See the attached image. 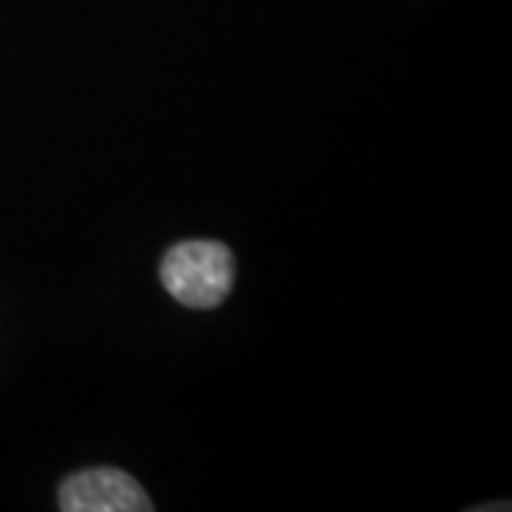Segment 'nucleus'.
<instances>
[{
  "mask_svg": "<svg viewBox=\"0 0 512 512\" xmlns=\"http://www.w3.org/2000/svg\"><path fill=\"white\" fill-rule=\"evenodd\" d=\"M63 512H148L154 510L148 493L123 470L97 467L66 478L60 487Z\"/></svg>",
  "mask_w": 512,
  "mask_h": 512,
  "instance_id": "nucleus-2",
  "label": "nucleus"
},
{
  "mask_svg": "<svg viewBox=\"0 0 512 512\" xmlns=\"http://www.w3.org/2000/svg\"><path fill=\"white\" fill-rule=\"evenodd\" d=\"M160 279L180 305L211 311L222 305L234 288V254L211 239L180 242L165 254Z\"/></svg>",
  "mask_w": 512,
  "mask_h": 512,
  "instance_id": "nucleus-1",
  "label": "nucleus"
}]
</instances>
